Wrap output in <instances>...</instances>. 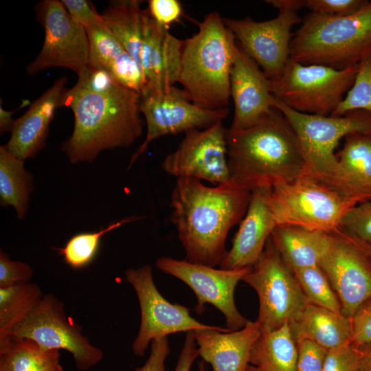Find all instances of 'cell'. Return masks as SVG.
<instances>
[{
	"label": "cell",
	"mask_w": 371,
	"mask_h": 371,
	"mask_svg": "<svg viewBox=\"0 0 371 371\" xmlns=\"http://www.w3.org/2000/svg\"><path fill=\"white\" fill-rule=\"evenodd\" d=\"M199 371H206L203 361L199 363Z\"/></svg>",
	"instance_id": "cell-51"
},
{
	"label": "cell",
	"mask_w": 371,
	"mask_h": 371,
	"mask_svg": "<svg viewBox=\"0 0 371 371\" xmlns=\"http://www.w3.org/2000/svg\"><path fill=\"white\" fill-rule=\"evenodd\" d=\"M61 2L71 19L85 29L106 24L102 14H98L87 1L63 0Z\"/></svg>",
	"instance_id": "cell-42"
},
{
	"label": "cell",
	"mask_w": 371,
	"mask_h": 371,
	"mask_svg": "<svg viewBox=\"0 0 371 371\" xmlns=\"http://www.w3.org/2000/svg\"><path fill=\"white\" fill-rule=\"evenodd\" d=\"M271 106L284 115L297 135L306 161V175L325 184L337 172L335 150L339 141L350 134H371V114L363 111L340 116L306 114L291 109L273 96Z\"/></svg>",
	"instance_id": "cell-6"
},
{
	"label": "cell",
	"mask_w": 371,
	"mask_h": 371,
	"mask_svg": "<svg viewBox=\"0 0 371 371\" xmlns=\"http://www.w3.org/2000/svg\"><path fill=\"white\" fill-rule=\"evenodd\" d=\"M363 111L371 114V55L358 64L354 82L332 115Z\"/></svg>",
	"instance_id": "cell-34"
},
{
	"label": "cell",
	"mask_w": 371,
	"mask_h": 371,
	"mask_svg": "<svg viewBox=\"0 0 371 371\" xmlns=\"http://www.w3.org/2000/svg\"><path fill=\"white\" fill-rule=\"evenodd\" d=\"M140 97L123 85L106 93L65 89L60 107L72 110L74 127L62 148L70 161L91 162L102 150L130 147L143 133Z\"/></svg>",
	"instance_id": "cell-2"
},
{
	"label": "cell",
	"mask_w": 371,
	"mask_h": 371,
	"mask_svg": "<svg viewBox=\"0 0 371 371\" xmlns=\"http://www.w3.org/2000/svg\"><path fill=\"white\" fill-rule=\"evenodd\" d=\"M293 273L308 303L341 313L340 301L319 265Z\"/></svg>",
	"instance_id": "cell-32"
},
{
	"label": "cell",
	"mask_w": 371,
	"mask_h": 371,
	"mask_svg": "<svg viewBox=\"0 0 371 371\" xmlns=\"http://www.w3.org/2000/svg\"><path fill=\"white\" fill-rule=\"evenodd\" d=\"M323 371H361L355 347L350 344L328 350Z\"/></svg>",
	"instance_id": "cell-41"
},
{
	"label": "cell",
	"mask_w": 371,
	"mask_h": 371,
	"mask_svg": "<svg viewBox=\"0 0 371 371\" xmlns=\"http://www.w3.org/2000/svg\"><path fill=\"white\" fill-rule=\"evenodd\" d=\"M368 2L366 0H305L304 7L313 13L342 16L355 13Z\"/></svg>",
	"instance_id": "cell-39"
},
{
	"label": "cell",
	"mask_w": 371,
	"mask_h": 371,
	"mask_svg": "<svg viewBox=\"0 0 371 371\" xmlns=\"http://www.w3.org/2000/svg\"><path fill=\"white\" fill-rule=\"evenodd\" d=\"M371 55V1L354 14L326 16L311 12L293 34L290 58L304 65L342 69Z\"/></svg>",
	"instance_id": "cell-5"
},
{
	"label": "cell",
	"mask_w": 371,
	"mask_h": 371,
	"mask_svg": "<svg viewBox=\"0 0 371 371\" xmlns=\"http://www.w3.org/2000/svg\"><path fill=\"white\" fill-rule=\"evenodd\" d=\"M357 69L358 65L338 69L304 65L289 58L281 76L270 80L271 92L300 113L330 115L351 88Z\"/></svg>",
	"instance_id": "cell-8"
},
{
	"label": "cell",
	"mask_w": 371,
	"mask_h": 371,
	"mask_svg": "<svg viewBox=\"0 0 371 371\" xmlns=\"http://www.w3.org/2000/svg\"><path fill=\"white\" fill-rule=\"evenodd\" d=\"M142 2L139 0L111 1L102 14L109 30L138 64L142 28Z\"/></svg>",
	"instance_id": "cell-30"
},
{
	"label": "cell",
	"mask_w": 371,
	"mask_h": 371,
	"mask_svg": "<svg viewBox=\"0 0 371 371\" xmlns=\"http://www.w3.org/2000/svg\"><path fill=\"white\" fill-rule=\"evenodd\" d=\"M245 371H261V370H259L256 366L249 364Z\"/></svg>",
	"instance_id": "cell-50"
},
{
	"label": "cell",
	"mask_w": 371,
	"mask_h": 371,
	"mask_svg": "<svg viewBox=\"0 0 371 371\" xmlns=\"http://www.w3.org/2000/svg\"><path fill=\"white\" fill-rule=\"evenodd\" d=\"M90 47L89 65L109 72L124 86L142 94L147 84L144 73L106 25L85 29Z\"/></svg>",
	"instance_id": "cell-24"
},
{
	"label": "cell",
	"mask_w": 371,
	"mask_h": 371,
	"mask_svg": "<svg viewBox=\"0 0 371 371\" xmlns=\"http://www.w3.org/2000/svg\"><path fill=\"white\" fill-rule=\"evenodd\" d=\"M289 324L295 343L308 339L327 350L351 344V320L341 312L308 303Z\"/></svg>",
	"instance_id": "cell-25"
},
{
	"label": "cell",
	"mask_w": 371,
	"mask_h": 371,
	"mask_svg": "<svg viewBox=\"0 0 371 371\" xmlns=\"http://www.w3.org/2000/svg\"><path fill=\"white\" fill-rule=\"evenodd\" d=\"M140 112L147 126L144 141L132 155L128 168L148 148L162 136L205 129L223 120L229 109L210 110L191 102L182 89L172 86L164 89H146L140 94Z\"/></svg>",
	"instance_id": "cell-12"
},
{
	"label": "cell",
	"mask_w": 371,
	"mask_h": 371,
	"mask_svg": "<svg viewBox=\"0 0 371 371\" xmlns=\"http://www.w3.org/2000/svg\"><path fill=\"white\" fill-rule=\"evenodd\" d=\"M121 85L122 84L107 71L89 65L85 71L78 76L75 85L88 91L106 93L114 90Z\"/></svg>",
	"instance_id": "cell-38"
},
{
	"label": "cell",
	"mask_w": 371,
	"mask_h": 371,
	"mask_svg": "<svg viewBox=\"0 0 371 371\" xmlns=\"http://www.w3.org/2000/svg\"><path fill=\"white\" fill-rule=\"evenodd\" d=\"M230 93L234 106L229 128L232 131L249 128L274 110L271 106V81L237 42L231 71Z\"/></svg>",
	"instance_id": "cell-18"
},
{
	"label": "cell",
	"mask_w": 371,
	"mask_h": 371,
	"mask_svg": "<svg viewBox=\"0 0 371 371\" xmlns=\"http://www.w3.org/2000/svg\"><path fill=\"white\" fill-rule=\"evenodd\" d=\"M270 238L285 264L294 271L319 265L328 249L331 233L278 225Z\"/></svg>",
	"instance_id": "cell-26"
},
{
	"label": "cell",
	"mask_w": 371,
	"mask_h": 371,
	"mask_svg": "<svg viewBox=\"0 0 371 371\" xmlns=\"http://www.w3.org/2000/svg\"><path fill=\"white\" fill-rule=\"evenodd\" d=\"M359 360L361 371H371V344L354 346Z\"/></svg>",
	"instance_id": "cell-46"
},
{
	"label": "cell",
	"mask_w": 371,
	"mask_h": 371,
	"mask_svg": "<svg viewBox=\"0 0 371 371\" xmlns=\"http://www.w3.org/2000/svg\"><path fill=\"white\" fill-rule=\"evenodd\" d=\"M269 204L278 225L332 233L355 201L308 175L271 188Z\"/></svg>",
	"instance_id": "cell-7"
},
{
	"label": "cell",
	"mask_w": 371,
	"mask_h": 371,
	"mask_svg": "<svg viewBox=\"0 0 371 371\" xmlns=\"http://www.w3.org/2000/svg\"><path fill=\"white\" fill-rule=\"evenodd\" d=\"M226 142L231 181L245 190L271 188L306 174L298 137L275 108L249 128H227Z\"/></svg>",
	"instance_id": "cell-3"
},
{
	"label": "cell",
	"mask_w": 371,
	"mask_h": 371,
	"mask_svg": "<svg viewBox=\"0 0 371 371\" xmlns=\"http://www.w3.org/2000/svg\"><path fill=\"white\" fill-rule=\"evenodd\" d=\"M226 129L219 122L205 129L186 132L177 149L163 161L162 169L177 178H194L218 185L231 181Z\"/></svg>",
	"instance_id": "cell-17"
},
{
	"label": "cell",
	"mask_w": 371,
	"mask_h": 371,
	"mask_svg": "<svg viewBox=\"0 0 371 371\" xmlns=\"http://www.w3.org/2000/svg\"><path fill=\"white\" fill-rule=\"evenodd\" d=\"M350 320L351 345L358 346L371 344V297L359 305Z\"/></svg>",
	"instance_id": "cell-40"
},
{
	"label": "cell",
	"mask_w": 371,
	"mask_h": 371,
	"mask_svg": "<svg viewBox=\"0 0 371 371\" xmlns=\"http://www.w3.org/2000/svg\"><path fill=\"white\" fill-rule=\"evenodd\" d=\"M197 25V32L184 40L178 83L196 105L227 109L236 38L216 12Z\"/></svg>",
	"instance_id": "cell-4"
},
{
	"label": "cell",
	"mask_w": 371,
	"mask_h": 371,
	"mask_svg": "<svg viewBox=\"0 0 371 371\" xmlns=\"http://www.w3.org/2000/svg\"><path fill=\"white\" fill-rule=\"evenodd\" d=\"M148 4L153 18L167 29L183 15V8L178 0H149Z\"/></svg>",
	"instance_id": "cell-43"
},
{
	"label": "cell",
	"mask_w": 371,
	"mask_h": 371,
	"mask_svg": "<svg viewBox=\"0 0 371 371\" xmlns=\"http://www.w3.org/2000/svg\"><path fill=\"white\" fill-rule=\"evenodd\" d=\"M125 278L135 291L140 308V326L132 344L137 356L143 357L153 340L170 334L197 330L231 331L227 328L201 323L190 315V308L166 300L155 284L150 265L128 269Z\"/></svg>",
	"instance_id": "cell-11"
},
{
	"label": "cell",
	"mask_w": 371,
	"mask_h": 371,
	"mask_svg": "<svg viewBox=\"0 0 371 371\" xmlns=\"http://www.w3.org/2000/svg\"><path fill=\"white\" fill-rule=\"evenodd\" d=\"M24 161L0 147V201L1 205L12 206L22 219L28 209L33 189L32 177L24 168Z\"/></svg>",
	"instance_id": "cell-29"
},
{
	"label": "cell",
	"mask_w": 371,
	"mask_h": 371,
	"mask_svg": "<svg viewBox=\"0 0 371 371\" xmlns=\"http://www.w3.org/2000/svg\"><path fill=\"white\" fill-rule=\"evenodd\" d=\"M337 172L326 185L357 203L371 200V134L354 133L345 137L336 153Z\"/></svg>",
	"instance_id": "cell-23"
},
{
	"label": "cell",
	"mask_w": 371,
	"mask_h": 371,
	"mask_svg": "<svg viewBox=\"0 0 371 371\" xmlns=\"http://www.w3.org/2000/svg\"><path fill=\"white\" fill-rule=\"evenodd\" d=\"M271 188L251 191L247 212L229 251L219 265L223 269L251 267L262 255L265 245L278 225L269 204Z\"/></svg>",
	"instance_id": "cell-20"
},
{
	"label": "cell",
	"mask_w": 371,
	"mask_h": 371,
	"mask_svg": "<svg viewBox=\"0 0 371 371\" xmlns=\"http://www.w3.org/2000/svg\"><path fill=\"white\" fill-rule=\"evenodd\" d=\"M296 346L297 371H323L328 350L308 339L296 341Z\"/></svg>",
	"instance_id": "cell-37"
},
{
	"label": "cell",
	"mask_w": 371,
	"mask_h": 371,
	"mask_svg": "<svg viewBox=\"0 0 371 371\" xmlns=\"http://www.w3.org/2000/svg\"><path fill=\"white\" fill-rule=\"evenodd\" d=\"M47 371H64V369L60 362H58L49 368Z\"/></svg>",
	"instance_id": "cell-49"
},
{
	"label": "cell",
	"mask_w": 371,
	"mask_h": 371,
	"mask_svg": "<svg viewBox=\"0 0 371 371\" xmlns=\"http://www.w3.org/2000/svg\"><path fill=\"white\" fill-rule=\"evenodd\" d=\"M14 111H7L2 106L0 107V131L1 133L11 131L15 120L12 119V115Z\"/></svg>",
	"instance_id": "cell-48"
},
{
	"label": "cell",
	"mask_w": 371,
	"mask_h": 371,
	"mask_svg": "<svg viewBox=\"0 0 371 371\" xmlns=\"http://www.w3.org/2000/svg\"><path fill=\"white\" fill-rule=\"evenodd\" d=\"M35 11L45 39L40 53L26 68L28 74L56 67L71 69L78 76L82 74L89 65V41L85 27L71 19L61 1H41Z\"/></svg>",
	"instance_id": "cell-13"
},
{
	"label": "cell",
	"mask_w": 371,
	"mask_h": 371,
	"mask_svg": "<svg viewBox=\"0 0 371 371\" xmlns=\"http://www.w3.org/2000/svg\"><path fill=\"white\" fill-rule=\"evenodd\" d=\"M242 280L258 296L256 321L261 332L289 324L308 303L293 271L285 264L270 237L262 255Z\"/></svg>",
	"instance_id": "cell-9"
},
{
	"label": "cell",
	"mask_w": 371,
	"mask_h": 371,
	"mask_svg": "<svg viewBox=\"0 0 371 371\" xmlns=\"http://www.w3.org/2000/svg\"><path fill=\"white\" fill-rule=\"evenodd\" d=\"M340 228L371 247V200L351 207L344 216Z\"/></svg>",
	"instance_id": "cell-35"
},
{
	"label": "cell",
	"mask_w": 371,
	"mask_h": 371,
	"mask_svg": "<svg viewBox=\"0 0 371 371\" xmlns=\"http://www.w3.org/2000/svg\"><path fill=\"white\" fill-rule=\"evenodd\" d=\"M297 350L289 324L261 332L251 352L249 363L261 371H297Z\"/></svg>",
	"instance_id": "cell-27"
},
{
	"label": "cell",
	"mask_w": 371,
	"mask_h": 371,
	"mask_svg": "<svg viewBox=\"0 0 371 371\" xmlns=\"http://www.w3.org/2000/svg\"><path fill=\"white\" fill-rule=\"evenodd\" d=\"M66 82L65 76L57 79L21 117L15 120L10 140L4 146L11 155L25 161L35 157L45 146L50 122L56 109L60 107Z\"/></svg>",
	"instance_id": "cell-21"
},
{
	"label": "cell",
	"mask_w": 371,
	"mask_h": 371,
	"mask_svg": "<svg viewBox=\"0 0 371 371\" xmlns=\"http://www.w3.org/2000/svg\"><path fill=\"white\" fill-rule=\"evenodd\" d=\"M137 218H126L113 222L99 231L74 235L67 241L64 247L59 249L60 253L69 266L74 269L82 268L93 260L98 251L101 238L106 233L126 223L135 221Z\"/></svg>",
	"instance_id": "cell-33"
},
{
	"label": "cell",
	"mask_w": 371,
	"mask_h": 371,
	"mask_svg": "<svg viewBox=\"0 0 371 371\" xmlns=\"http://www.w3.org/2000/svg\"><path fill=\"white\" fill-rule=\"evenodd\" d=\"M33 273V269L28 264L21 261L12 260L1 250L0 289L30 282Z\"/></svg>",
	"instance_id": "cell-36"
},
{
	"label": "cell",
	"mask_w": 371,
	"mask_h": 371,
	"mask_svg": "<svg viewBox=\"0 0 371 371\" xmlns=\"http://www.w3.org/2000/svg\"><path fill=\"white\" fill-rule=\"evenodd\" d=\"M156 267L181 280L193 291L197 298L195 306L197 313L203 312L205 304H212L223 313L227 328L231 331L241 329L249 321L238 311L234 291L238 282L249 271L251 267L216 269L170 257L158 258Z\"/></svg>",
	"instance_id": "cell-16"
},
{
	"label": "cell",
	"mask_w": 371,
	"mask_h": 371,
	"mask_svg": "<svg viewBox=\"0 0 371 371\" xmlns=\"http://www.w3.org/2000/svg\"><path fill=\"white\" fill-rule=\"evenodd\" d=\"M251 194L232 181L211 188L194 178H177L171 219L188 261L212 267L221 264L227 234L245 216Z\"/></svg>",
	"instance_id": "cell-1"
},
{
	"label": "cell",
	"mask_w": 371,
	"mask_h": 371,
	"mask_svg": "<svg viewBox=\"0 0 371 371\" xmlns=\"http://www.w3.org/2000/svg\"><path fill=\"white\" fill-rule=\"evenodd\" d=\"M169 352L170 346L167 337L153 340L147 360L135 371H167L165 361Z\"/></svg>",
	"instance_id": "cell-44"
},
{
	"label": "cell",
	"mask_w": 371,
	"mask_h": 371,
	"mask_svg": "<svg viewBox=\"0 0 371 371\" xmlns=\"http://www.w3.org/2000/svg\"><path fill=\"white\" fill-rule=\"evenodd\" d=\"M265 2L278 10L286 9L298 11L304 7L305 0H267Z\"/></svg>",
	"instance_id": "cell-47"
},
{
	"label": "cell",
	"mask_w": 371,
	"mask_h": 371,
	"mask_svg": "<svg viewBox=\"0 0 371 371\" xmlns=\"http://www.w3.org/2000/svg\"><path fill=\"white\" fill-rule=\"evenodd\" d=\"M9 335L32 339L45 350L69 352L80 371L94 367L104 357L102 350L93 345L82 328L67 316L64 303L52 293L44 294L29 316Z\"/></svg>",
	"instance_id": "cell-10"
},
{
	"label": "cell",
	"mask_w": 371,
	"mask_h": 371,
	"mask_svg": "<svg viewBox=\"0 0 371 371\" xmlns=\"http://www.w3.org/2000/svg\"><path fill=\"white\" fill-rule=\"evenodd\" d=\"M196 345L194 332H188L174 371H190L193 362L199 356Z\"/></svg>",
	"instance_id": "cell-45"
},
{
	"label": "cell",
	"mask_w": 371,
	"mask_h": 371,
	"mask_svg": "<svg viewBox=\"0 0 371 371\" xmlns=\"http://www.w3.org/2000/svg\"><path fill=\"white\" fill-rule=\"evenodd\" d=\"M57 350H45L27 338H0V371H47L60 362Z\"/></svg>",
	"instance_id": "cell-28"
},
{
	"label": "cell",
	"mask_w": 371,
	"mask_h": 371,
	"mask_svg": "<svg viewBox=\"0 0 371 371\" xmlns=\"http://www.w3.org/2000/svg\"><path fill=\"white\" fill-rule=\"evenodd\" d=\"M243 51L260 67L271 81L282 74L290 58L292 27L302 22L298 11L278 10L273 19L256 21L250 16L223 18Z\"/></svg>",
	"instance_id": "cell-15"
},
{
	"label": "cell",
	"mask_w": 371,
	"mask_h": 371,
	"mask_svg": "<svg viewBox=\"0 0 371 371\" xmlns=\"http://www.w3.org/2000/svg\"><path fill=\"white\" fill-rule=\"evenodd\" d=\"M183 45L184 40L159 24L148 8L143 9L139 65L146 89H164L178 82Z\"/></svg>",
	"instance_id": "cell-19"
},
{
	"label": "cell",
	"mask_w": 371,
	"mask_h": 371,
	"mask_svg": "<svg viewBox=\"0 0 371 371\" xmlns=\"http://www.w3.org/2000/svg\"><path fill=\"white\" fill-rule=\"evenodd\" d=\"M43 295L40 287L32 282L0 289V338L23 322Z\"/></svg>",
	"instance_id": "cell-31"
},
{
	"label": "cell",
	"mask_w": 371,
	"mask_h": 371,
	"mask_svg": "<svg viewBox=\"0 0 371 371\" xmlns=\"http://www.w3.org/2000/svg\"><path fill=\"white\" fill-rule=\"evenodd\" d=\"M319 265L340 301L341 313L351 318L371 297V247L339 228L331 233Z\"/></svg>",
	"instance_id": "cell-14"
},
{
	"label": "cell",
	"mask_w": 371,
	"mask_h": 371,
	"mask_svg": "<svg viewBox=\"0 0 371 371\" xmlns=\"http://www.w3.org/2000/svg\"><path fill=\"white\" fill-rule=\"evenodd\" d=\"M193 332L199 356L211 365L212 371H245L249 365L253 346L261 333L256 321H249L243 328L234 331L197 330Z\"/></svg>",
	"instance_id": "cell-22"
}]
</instances>
